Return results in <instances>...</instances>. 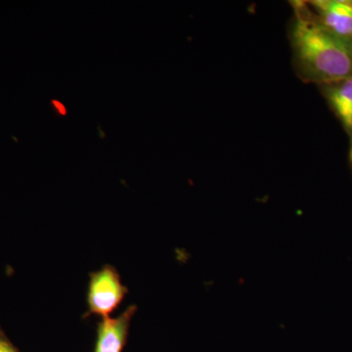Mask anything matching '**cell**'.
<instances>
[{"label":"cell","mask_w":352,"mask_h":352,"mask_svg":"<svg viewBox=\"0 0 352 352\" xmlns=\"http://www.w3.org/2000/svg\"><path fill=\"white\" fill-rule=\"evenodd\" d=\"M87 292L88 315L110 317L126 298L129 289L120 281L119 272L112 265H104L100 270L90 273Z\"/></svg>","instance_id":"7a4b0ae2"},{"label":"cell","mask_w":352,"mask_h":352,"mask_svg":"<svg viewBox=\"0 0 352 352\" xmlns=\"http://www.w3.org/2000/svg\"><path fill=\"white\" fill-rule=\"evenodd\" d=\"M307 4L329 31L352 41V0H314Z\"/></svg>","instance_id":"3957f363"},{"label":"cell","mask_w":352,"mask_h":352,"mask_svg":"<svg viewBox=\"0 0 352 352\" xmlns=\"http://www.w3.org/2000/svg\"><path fill=\"white\" fill-rule=\"evenodd\" d=\"M295 19L291 43L298 75L317 85L352 76V41L338 36L317 20L307 2H292Z\"/></svg>","instance_id":"6da1fadb"},{"label":"cell","mask_w":352,"mask_h":352,"mask_svg":"<svg viewBox=\"0 0 352 352\" xmlns=\"http://www.w3.org/2000/svg\"><path fill=\"white\" fill-rule=\"evenodd\" d=\"M53 106H54L55 110L57 111L58 113H60L61 116L67 115V109L65 107L63 104L61 102L57 100H52Z\"/></svg>","instance_id":"52a82bcc"},{"label":"cell","mask_w":352,"mask_h":352,"mask_svg":"<svg viewBox=\"0 0 352 352\" xmlns=\"http://www.w3.org/2000/svg\"><path fill=\"white\" fill-rule=\"evenodd\" d=\"M351 151H349V162H351V166L352 168V138H351Z\"/></svg>","instance_id":"ba28073f"},{"label":"cell","mask_w":352,"mask_h":352,"mask_svg":"<svg viewBox=\"0 0 352 352\" xmlns=\"http://www.w3.org/2000/svg\"><path fill=\"white\" fill-rule=\"evenodd\" d=\"M136 310L138 307L135 305H131L116 318H102L97 327L94 352H122Z\"/></svg>","instance_id":"277c9868"},{"label":"cell","mask_w":352,"mask_h":352,"mask_svg":"<svg viewBox=\"0 0 352 352\" xmlns=\"http://www.w3.org/2000/svg\"><path fill=\"white\" fill-rule=\"evenodd\" d=\"M319 87L344 131L352 138V76Z\"/></svg>","instance_id":"5b68a950"},{"label":"cell","mask_w":352,"mask_h":352,"mask_svg":"<svg viewBox=\"0 0 352 352\" xmlns=\"http://www.w3.org/2000/svg\"><path fill=\"white\" fill-rule=\"evenodd\" d=\"M0 352H20L0 327Z\"/></svg>","instance_id":"8992f818"}]
</instances>
